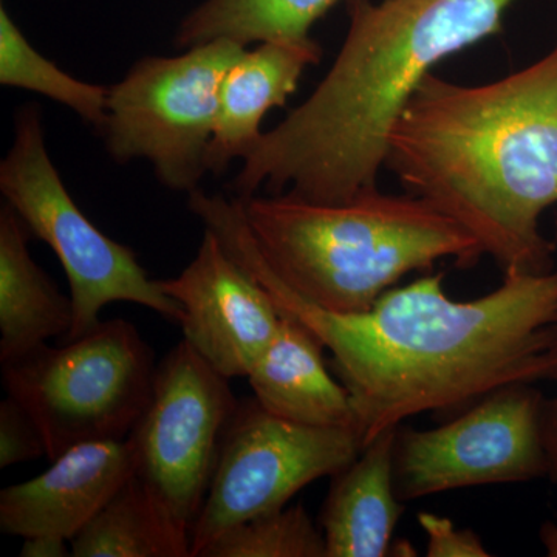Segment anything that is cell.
I'll return each mask as SVG.
<instances>
[{"label":"cell","mask_w":557,"mask_h":557,"mask_svg":"<svg viewBox=\"0 0 557 557\" xmlns=\"http://www.w3.org/2000/svg\"><path fill=\"white\" fill-rule=\"evenodd\" d=\"M225 247L273 299L332 354L350 392L362 440L424 412H463L512 383L557 380V270L505 273L472 300L446 295L445 274L391 288L364 313L319 309L271 270L247 226L226 231Z\"/></svg>","instance_id":"1"},{"label":"cell","mask_w":557,"mask_h":557,"mask_svg":"<svg viewBox=\"0 0 557 557\" xmlns=\"http://www.w3.org/2000/svg\"><path fill=\"white\" fill-rule=\"evenodd\" d=\"M515 0H348V30L309 98L244 159L239 199L288 194L341 203L379 189L388 135L421 81L504 30Z\"/></svg>","instance_id":"2"},{"label":"cell","mask_w":557,"mask_h":557,"mask_svg":"<svg viewBox=\"0 0 557 557\" xmlns=\"http://www.w3.org/2000/svg\"><path fill=\"white\" fill-rule=\"evenodd\" d=\"M386 170L463 226L504 274L555 270L539 220L557 203V42L482 86L429 73L388 135Z\"/></svg>","instance_id":"3"},{"label":"cell","mask_w":557,"mask_h":557,"mask_svg":"<svg viewBox=\"0 0 557 557\" xmlns=\"http://www.w3.org/2000/svg\"><path fill=\"white\" fill-rule=\"evenodd\" d=\"M237 200L271 270L300 299L332 313H364L399 278L438 260L468 269L483 256L456 220L409 193L364 190L341 203L288 194Z\"/></svg>","instance_id":"4"},{"label":"cell","mask_w":557,"mask_h":557,"mask_svg":"<svg viewBox=\"0 0 557 557\" xmlns=\"http://www.w3.org/2000/svg\"><path fill=\"white\" fill-rule=\"evenodd\" d=\"M156 372L152 350L126 319L100 321L67 346L42 344L2 364L7 394L38 424L50 460L83 443L129 437Z\"/></svg>","instance_id":"5"},{"label":"cell","mask_w":557,"mask_h":557,"mask_svg":"<svg viewBox=\"0 0 557 557\" xmlns=\"http://www.w3.org/2000/svg\"><path fill=\"white\" fill-rule=\"evenodd\" d=\"M0 193L32 236L60 259L73 304L69 341L94 329L101 310L115 302L137 304L180 324V304L164 295L129 247L106 236L70 196L50 159L36 106H24L14 116L13 145L0 163Z\"/></svg>","instance_id":"6"},{"label":"cell","mask_w":557,"mask_h":557,"mask_svg":"<svg viewBox=\"0 0 557 557\" xmlns=\"http://www.w3.org/2000/svg\"><path fill=\"white\" fill-rule=\"evenodd\" d=\"M247 47L230 39L194 46L177 57H145L109 87L100 134L119 164L146 160L164 188L194 193L207 157L223 76Z\"/></svg>","instance_id":"7"},{"label":"cell","mask_w":557,"mask_h":557,"mask_svg":"<svg viewBox=\"0 0 557 557\" xmlns=\"http://www.w3.org/2000/svg\"><path fill=\"white\" fill-rule=\"evenodd\" d=\"M362 448L357 426H306L273 416L255 397L239 401L190 528V557L231 528L287 507L310 483L348 467Z\"/></svg>","instance_id":"8"},{"label":"cell","mask_w":557,"mask_h":557,"mask_svg":"<svg viewBox=\"0 0 557 557\" xmlns=\"http://www.w3.org/2000/svg\"><path fill=\"white\" fill-rule=\"evenodd\" d=\"M237 406L230 380L182 339L157 364L148 408L126 438L135 474L189 533Z\"/></svg>","instance_id":"9"},{"label":"cell","mask_w":557,"mask_h":557,"mask_svg":"<svg viewBox=\"0 0 557 557\" xmlns=\"http://www.w3.org/2000/svg\"><path fill=\"white\" fill-rule=\"evenodd\" d=\"M544 401L533 383H512L490 392L442 426L417 431L399 424L394 443L399 500L548 478Z\"/></svg>","instance_id":"10"},{"label":"cell","mask_w":557,"mask_h":557,"mask_svg":"<svg viewBox=\"0 0 557 557\" xmlns=\"http://www.w3.org/2000/svg\"><path fill=\"white\" fill-rule=\"evenodd\" d=\"M159 285L183 309V339L220 375L247 379L281 322L258 278L205 228L193 262Z\"/></svg>","instance_id":"11"},{"label":"cell","mask_w":557,"mask_h":557,"mask_svg":"<svg viewBox=\"0 0 557 557\" xmlns=\"http://www.w3.org/2000/svg\"><path fill=\"white\" fill-rule=\"evenodd\" d=\"M135 474L127 440L73 446L51 467L0 493V531L21 539H72Z\"/></svg>","instance_id":"12"},{"label":"cell","mask_w":557,"mask_h":557,"mask_svg":"<svg viewBox=\"0 0 557 557\" xmlns=\"http://www.w3.org/2000/svg\"><path fill=\"white\" fill-rule=\"evenodd\" d=\"M321 60V46L311 38L269 40L245 50L220 84L208 172L220 177L234 160H244L263 134L260 126L267 113L285 106L304 72Z\"/></svg>","instance_id":"13"},{"label":"cell","mask_w":557,"mask_h":557,"mask_svg":"<svg viewBox=\"0 0 557 557\" xmlns=\"http://www.w3.org/2000/svg\"><path fill=\"white\" fill-rule=\"evenodd\" d=\"M324 348L302 322L281 313L273 339L247 376L259 405L306 426H357L350 392L329 372Z\"/></svg>","instance_id":"14"},{"label":"cell","mask_w":557,"mask_h":557,"mask_svg":"<svg viewBox=\"0 0 557 557\" xmlns=\"http://www.w3.org/2000/svg\"><path fill=\"white\" fill-rule=\"evenodd\" d=\"M398 428L366 443L359 456L332 478L319 525L327 557H383L403 512L394 480Z\"/></svg>","instance_id":"15"},{"label":"cell","mask_w":557,"mask_h":557,"mask_svg":"<svg viewBox=\"0 0 557 557\" xmlns=\"http://www.w3.org/2000/svg\"><path fill=\"white\" fill-rule=\"evenodd\" d=\"M32 234L9 203L0 209V362L20 359L73 327L62 295L28 251Z\"/></svg>","instance_id":"16"},{"label":"cell","mask_w":557,"mask_h":557,"mask_svg":"<svg viewBox=\"0 0 557 557\" xmlns=\"http://www.w3.org/2000/svg\"><path fill=\"white\" fill-rule=\"evenodd\" d=\"M70 548L75 557H190V533L132 474Z\"/></svg>","instance_id":"17"},{"label":"cell","mask_w":557,"mask_h":557,"mask_svg":"<svg viewBox=\"0 0 557 557\" xmlns=\"http://www.w3.org/2000/svg\"><path fill=\"white\" fill-rule=\"evenodd\" d=\"M339 0H205L180 22L175 47L190 49L230 39L247 47L269 40L310 38L314 22Z\"/></svg>","instance_id":"18"},{"label":"cell","mask_w":557,"mask_h":557,"mask_svg":"<svg viewBox=\"0 0 557 557\" xmlns=\"http://www.w3.org/2000/svg\"><path fill=\"white\" fill-rule=\"evenodd\" d=\"M0 84L60 102L98 132L104 126L109 87L75 78L47 60L28 42L3 5H0Z\"/></svg>","instance_id":"19"},{"label":"cell","mask_w":557,"mask_h":557,"mask_svg":"<svg viewBox=\"0 0 557 557\" xmlns=\"http://www.w3.org/2000/svg\"><path fill=\"white\" fill-rule=\"evenodd\" d=\"M200 557H327V547L321 527L295 505L231 528Z\"/></svg>","instance_id":"20"},{"label":"cell","mask_w":557,"mask_h":557,"mask_svg":"<svg viewBox=\"0 0 557 557\" xmlns=\"http://www.w3.org/2000/svg\"><path fill=\"white\" fill-rule=\"evenodd\" d=\"M42 456L47 457L42 432L24 406L9 395L0 403V468Z\"/></svg>","instance_id":"21"},{"label":"cell","mask_w":557,"mask_h":557,"mask_svg":"<svg viewBox=\"0 0 557 557\" xmlns=\"http://www.w3.org/2000/svg\"><path fill=\"white\" fill-rule=\"evenodd\" d=\"M418 522L426 534L429 557H490L482 539L472 530H460L449 519L420 512Z\"/></svg>","instance_id":"22"},{"label":"cell","mask_w":557,"mask_h":557,"mask_svg":"<svg viewBox=\"0 0 557 557\" xmlns=\"http://www.w3.org/2000/svg\"><path fill=\"white\" fill-rule=\"evenodd\" d=\"M557 322V313H556ZM542 434L548 457V478L557 485V397L545 398L542 409Z\"/></svg>","instance_id":"23"},{"label":"cell","mask_w":557,"mask_h":557,"mask_svg":"<svg viewBox=\"0 0 557 557\" xmlns=\"http://www.w3.org/2000/svg\"><path fill=\"white\" fill-rule=\"evenodd\" d=\"M22 557H67L72 556L69 541L60 537L36 536L24 539Z\"/></svg>","instance_id":"24"},{"label":"cell","mask_w":557,"mask_h":557,"mask_svg":"<svg viewBox=\"0 0 557 557\" xmlns=\"http://www.w3.org/2000/svg\"><path fill=\"white\" fill-rule=\"evenodd\" d=\"M539 536H541L542 545L547 549V555L557 557V525L552 522H545L544 525L541 527Z\"/></svg>","instance_id":"25"}]
</instances>
